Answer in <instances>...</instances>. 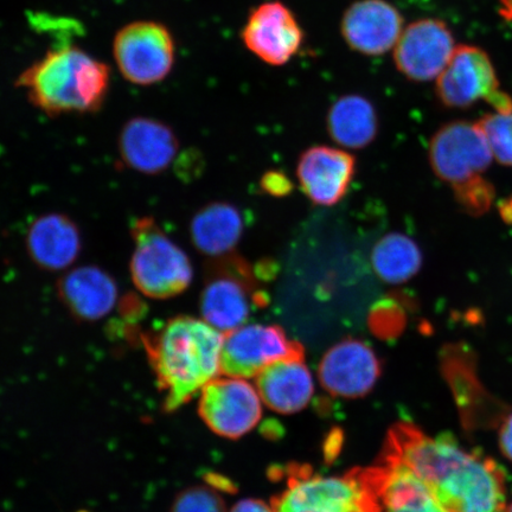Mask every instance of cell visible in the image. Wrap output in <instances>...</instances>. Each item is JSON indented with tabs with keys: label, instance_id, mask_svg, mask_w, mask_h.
I'll list each match as a JSON object with an SVG mask.
<instances>
[{
	"label": "cell",
	"instance_id": "obj_8",
	"mask_svg": "<svg viewBox=\"0 0 512 512\" xmlns=\"http://www.w3.org/2000/svg\"><path fill=\"white\" fill-rule=\"evenodd\" d=\"M437 95L447 107L467 108L485 100L496 112L509 111L512 99L499 89L494 64L483 49L457 46L450 62L438 76Z\"/></svg>",
	"mask_w": 512,
	"mask_h": 512
},
{
	"label": "cell",
	"instance_id": "obj_17",
	"mask_svg": "<svg viewBox=\"0 0 512 512\" xmlns=\"http://www.w3.org/2000/svg\"><path fill=\"white\" fill-rule=\"evenodd\" d=\"M356 171L351 153L330 146H312L303 152L297 177L309 200L320 207L336 206L349 191Z\"/></svg>",
	"mask_w": 512,
	"mask_h": 512
},
{
	"label": "cell",
	"instance_id": "obj_19",
	"mask_svg": "<svg viewBox=\"0 0 512 512\" xmlns=\"http://www.w3.org/2000/svg\"><path fill=\"white\" fill-rule=\"evenodd\" d=\"M29 258L43 271L61 272L75 264L82 251L78 224L69 216L50 213L37 217L25 236Z\"/></svg>",
	"mask_w": 512,
	"mask_h": 512
},
{
	"label": "cell",
	"instance_id": "obj_10",
	"mask_svg": "<svg viewBox=\"0 0 512 512\" xmlns=\"http://www.w3.org/2000/svg\"><path fill=\"white\" fill-rule=\"evenodd\" d=\"M303 349L275 325L245 324L224 335L221 374L254 379L274 362L303 356Z\"/></svg>",
	"mask_w": 512,
	"mask_h": 512
},
{
	"label": "cell",
	"instance_id": "obj_11",
	"mask_svg": "<svg viewBox=\"0 0 512 512\" xmlns=\"http://www.w3.org/2000/svg\"><path fill=\"white\" fill-rule=\"evenodd\" d=\"M241 40L259 60L280 67L299 53L305 34L294 12L283 2L273 0L251 11L241 30Z\"/></svg>",
	"mask_w": 512,
	"mask_h": 512
},
{
	"label": "cell",
	"instance_id": "obj_2",
	"mask_svg": "<svg viewBox=\"0 0 512 512\" xmlns=\"http://www.w3.org/2000/svg\"><path fill=\"white\" fill-rule=\"evenodd\" d=\"M224 334L206 320L177 316L142 336L163 409L174 413L221 374Z\"/></svg>",
	"mask_w": 512,
	"mask_h": 512
},
{
	"label": "cell",
	"instance_id": "obj_12",
	"mask_svg": "<svg viewBox=\"0 0 512 512\" xmlns=\"http://www.w3.org/2000/svg\"><path fill=\"white\" fill-rule=\"evenodd\" d=\"M456 48L452 31L445 22L419 19L403 29L394 48L395 67L416 82L438 79Z\"/></svg>",
	"mask_w": 512,
	"mask_h": 512
},
{
	"label": "cell",
	"instance_id": "obj_9",
	"mask_svg": "<svg viewBox=\"0 0 512 512\" xmlns=\"http://www.w3.org/2000/svg\"><path fill=\"white\" fill-rule=\"evenodd\" d=\"M198 413L215 434L239 439L258 426L262 400L258 389L246 379L217 377L202 389Z\"/></svg>",
	"mask_w": 512,
	"mask_h": 512
},
{
	"label": "cell",
	"instance_id": "obj_13",
	"mask_svg": "<svg viewBox=\"0 0 512 512\" xmlns=\"http://www.w3.org/2000/svg\"><path fill=\"white\" fill-rule=\"evenodd\" d=\"M381 364L375 351L358 339H345L326 351L318 368L326 392L342 399L363 398L375 387Z\"/></svg>",
	"mask_w": 512,
	"mask_h": 512
},
{
	"label": "cell",
	"instance_id": "obj_7",
	"mask_svg": "<svg viewBox=\"0 0 512 512\" xmlns=\"http://www.w3.org/2000/svg\"><path fill=\"white\" fill-rule=\"evenodd\" d=\"M113 56L126 81L142 87L156 85L174 69L175 38L160 22L128 23L115 34Z\"/></svg>",
	"mask_w": 512,
	"mask_h": 512
},
{
	"label": "cell",
	"instance_id": "obj_1",
	"mask_svg": "<svg viewBox=\"0 0 512 512\" xmlns=\"http://www.w3.org/2000/svg\"><path fill=\"white\" fill-rule=\"evenodd\" d=\"M390 456L406 464L448 512H507L502 467L465 450L448 434L438 437L401 424L390 432Z\"/></svg>",
	"mask_w": 512,
	"mask_h": 512
},
{
	"label": "cell",
	"instance_id": "obj_5",
	"mask_svg": "<svg viewBox=\"0 0 512 512\" xmlns=\"http://www.w3.org/2000/svg\"><path fill=\"white\" fill-rule=\"evenodd\" d=\"M134 249L131 279L145 297L165 300L187 291L194 267L187 253L176 245L153 217L134 220L131 227Z\"/></svg>",
	"mask_w": 512,
	"mask_h": 512
},
{
	"label": "cell",
	"instance_id": "obj_30",
	"mask_svg": "<svg viewBox=\"0 0 512 512\" xmlns=\"http://www.w3.org/2000/svg\"><path fill=\"white\" fill-rule=\"evenodd\" d=\"M499 4H501V15L508 21H512V0H499Z\"/></svg>",
	"mask_w": 512,
	"mask_h": 512
},
{
	"label": "cell",
	"instance_id": "obj_26",
	"mask_svg": "<svg viewBox=\"0 0 512 512\" xmlns=\"http://www.w3.org/2000/svg\"><path fill=\"white\" fill-rule=\"evenodd\" d=\"M170 512H227V508L219 491L208 485H195L179 492Z\"/></svg>",
	"mask_w": 512,
	"mask_h": 512
},
{
	"label": "cell",
	"instance_id": "obj_20",
	"mask_svg": "<svg viewBox=\"0 0 512 512\" xmlns=\"http://www.w3.org/2000/svg\"><path fill=\"white\" fill-rule=\"evenodd\" d=\"M255 379L262 402L280 414L303 411L315 394V382L304 355L274 362Z\"/></svg>",
	"mask_w": 512,
	"mask_h": 512
},
{
	"label": "cell",
	"instance_id": "obj_6",
	"mask_svg": "<svg viewBox=\"0 0 512 512\" xmlns=\"http://www.w3.org/2000/svg\"><path fill=\"white\" fill-rule=\"evenodd\" d=\"M275 512H383L373 471L347 476L293 477Z\"/></svg>",
	"mask_w": 512,
	"mask_h": 512
},
{
	"label": "cell",
	"instance_id": "obj_15",
	"mask_svg": "<svg viewBox=\"0 0 512 512\" xmlns=\"http://www.w3.org/2000/svg\"><path fill=\"white\" fill-rule=\"evenodd\" d=\"M118 151L126 168L139 174H163L175 162L179 140L169 125L157 119L136 117L121 128Z\"/></svg>",
	"mask_w": 512,
	"mask_h": 512
},
{
	"label": "cell",
	"instance_id": "obj_31",
	"mask_svg": "<svg viewBox=\"0 0 512 512\" xmlns=\"http://www.w3.org/2000/svg\"><path fill=\"white\" fill-rule=\"evenodd\" d=\"M507 512H512V504L507 508Z\"/></svg>",
	"mask_w": 512,
	"mask_h": 512
},
{
	"label": "cell",
	"instance_id": "obj_21",
	"mask_svg": "<svg viewBox=\"0 0 512 512\" xmlns=\"http://www.w3.org/2000/svg\"><path fill=\"white\" fill-rule=\"evenodd\" d=\"M371 471L383 512H448L430 488L390 454L383 467Z\"/></svg>",
	"mask_w": 512,
	"mask_h": 512
},
{
	"label": "cell",
	"instance_id": "obj_23",
	"mask_svg": "<svg viewBox=\"0 0 512 512\" xmlns=\"http://www.w3.org/2000/svg\"><path fill=\"white\" fill-rule=\"evenodd\" d=\"M328 131L332 140L345 149H364L377 136L379 119L371 101L366 96L348 94L330 107Z\"/></svg>",
	"mask_w": 512,
	"mask_h": 512
},
{
	"label": "cell",
	"instance_id": "obj_28",
	"mask_svg": "<svg viewBox=\"0 0 512 512\" xmlns=\"http://www.w3.org/2000/svg\"><path fill=\"white\" fill-rule=\"evenodd\" d=\"M264 188L268 192H272L273 195H284L288 190H290V182L287 181L285 176L280 174H270L265 176Z\"/></svg>",
	"mask_w": 512,
	"mask_h": 512
},
{
	"label": "cell",
	"instance_id": "obj_22",
	"mask_svg": "<svg viewBox=\"0 0 512 512\" xmlns=\"http://www.w3.org/2000/svg\"><path fill=\"white\" fill-rule=\"evenodd\" d=\"M243 230L245 221L238 208L227 202H213L192 217L190 238L198 252L219 259L238 246Z\"/></svg>",
	"mask_w": 512,
	"mask_h": 512
},
{
	"label": "cell",
	"instance_id": "obj_29",
	"mask_svg": "<svg viewBox=\"0 0 512 512\" xmlns=\"http://www.w3.org/2000/svg\"><path fill=\"white\" fill-rule=\"evenodd\" d=\"M499 443H501L504 456L512 460V415L505 420L501 433H499Z\"/></svg>",
	"mask_w": 512,
	"mask_h": 512
},
{
	"label": "cell",
	"instance_id": "obj_27",
	"mask_svg": "<svg viewBox=\"0 0 512 512\" xmlns=\"http://www.w3.org/2000/svg\"><path fill=\"white\" fill-rule=\"evenodd\" d=\"M229 512H275L273 505H268L260 499L246 498L236 503Z\"/></svg>",
	"mask_w": 512,
	"mask_h": 512
},
{
	"label": "cell",
	"instance_id": "obj_18",
	"mask_svg": "<svg viewBox=\"0 0 512 512\" xmlns=\"http://www.w3.org/2000/svg\"><path fill=\"white\" fill-rule=\"evenodd\" d=\"M57 296L75 320L95 323L114 310L119 288L112 275L102 268L80 266L60 278Z\"/></svg>",
	"mask_w": 512,
	"mask_h": 512
},
{
	"label": "cell",
	"instance_id": "obj_4",
	"mask_svg": "<svg viewBox=\"0 0 512 512\" xmlns=\"http://www.w3.org/2000/svg\"><path fill=\"white\" fill-rule=\"evenodd\" d=\"M428 158L434 174L450 185L467 214L480 216L494 203L495 188L484 174L492 151L482 128L469 121H453L434 134Z\"/></svg>",
	"mask_w": 512,
	"mask_h": 512
},
{
	"label": "cell",
	"instance_id": "obj_3",
	"mask_svg": "<svg viewBox=\"0 0 512 512\" xmlns=\"http://www.w3.org/2000/svg\"><path fill=\"white\" fill-rule=\"evenodd\" d=\"M16 86L48 117L96 113L110 92L111 69L79 47L64 46L32 63Z\"/></svg>",
	"mask_w": 512,
	"mask_h": 512
},
{
	"label": "cell",
	"instance_id": "obj_16",
	"mask_svg": "<svg viewBox=\"0 0 512 512\" xmlns=\"http://www.w3.org/2000/svg\"><path fill=\"white\" fill-rule=\"evenodd\" d=\"M230 268L226 260L210 268L200 299L202 319L224 335L246 324L253 304L242 266Z\"/></svg>",
	"mask_w": 512,
	"mask_h": 512
},
{
	"label": "cell",
	"instance_id": "obj_25",
	"mask_svg": "<svg viewBox=\"0 0 512 512\" xmlns=\"http://www.w3.org/2000/svg\"><path fill=\"white\" fill-rule=\"evenodd\" d=\"M499 163L512 166V107L509 111L486 114L477 121Z\"/></svg>",
	"mask_w": 512,
	"mask_h": 512
},
{
	"label": "cell",
	"instance_id": "obj_32",
	"mask_svg": "<svg viewBox=\"0 0 512 512\" xmlns=\"http://www.w3.org/2000/svg\"><path fill=\"white\" fill-rule=\"evenodd\" d=\"M78 512H88V511L83 510V511H78Z\"/></svg>",
	"mask_w": 512,
	"mask_h": 512
},
{
	"label": "cell",
	"instance_id": "obj_14",
	"mask_svg": "<svg viewBox=\"0 0 512 512\" xmlns=\"http://www.w3.org/2000/svg\"><path fill=\"white\" fill-rule=\"evenodd\" d=\"M405 19L387 0H357L345 10L341 34L351 50L364 56H381L395 48Z\"/></svg>",
	"mask_w": 512,
	"mask_h": 512
},
{
	"label": "cell",
	"instance_id": "obj_24",
	"mask_svg": "<svg viewBox=\"0 0 512 512\" xmlns=\"http://www.w3.org/2000/svg\"><path fill=\"white\" fill-rule=\"evenodd\" d=\"M371 266L384 283L401 285L419 273L421 249L412 238L401 233L384 235L370 254Z\"/></svg>",
	"mask_w": 512,
	"mask_h": 512
}]
</instances>
